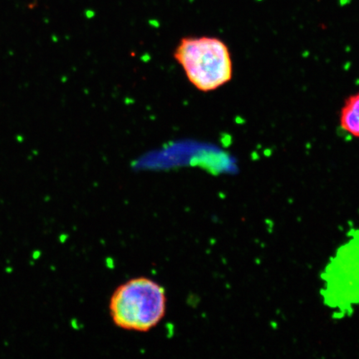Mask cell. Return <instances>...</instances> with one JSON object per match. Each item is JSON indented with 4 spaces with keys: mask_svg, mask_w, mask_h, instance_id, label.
<instances>
[{
    "mask_svg": "<svg viewBox=\"0 0 359 359\" xmlns=\"http://www.w3.org/2000/svg\"><path fill=\"white\" fill-rule=\"evenodd\" d=\"M109 310L117 327L129 331L147 332L156 327L166 314V291L147 278L132 279L114 291Z\"/></svg>",
    "mask_w": 359,
    "mask_h": 359,
    "instance_id": "6da1fadb",
    "label": "cell"
},
{
    "mask_svg": "<svg viewBox=\"0 0 359 359\" xmlns=\"http://www.w3.org/2000/svg\"><path fill=\"white\" fill-rule=\"evenodd\" d=\"M174 57L190 83L201 92L214 91L232 78L233 63L229 47L217 37L182 38Z\"/></svg>",
    "mask_w": 359,
    "mask_h": 359,
    "instance_id": "7a4b0ae2",
    "label": "cell"
},
{
    "mask_svg": "<svg viewBox=\"0 0 359 359\" xmlns=\"http://www.w3.org/2000/svg\"><path fill=\"white\" fill-rule=\"evenodd\" d=\"M340 126L347 132L359 138V92L344 101L340 111Z\"/></svg>",
    "mask_w": 359,
    "mask_h": 359,
    "instance_id": "3957f363",
    "label": "cell"
},
{
    "mask_svg": "<svg viewBox=\"0 0 359 359\" xmlns=\"http://www.w3.org/2000/svg\"><path fill=\"white\" fill-rule=\"evenodd\" d=\"M40 256H41V251L40 250H34V251H32V259L33 260H37V259H38V258H40Z\"/></svg>",
    "mask_w": 359,
    "mask_h": 359,
    "instance_id": "277c9868",
    "label": "cell"
},
{
    "mask_svg": "<svg viewBox=\"0 0 359 359\" xmlns=\"http://www.w3.org/2000/svg\"><path fill=\"white\" fill-rule=\"evenodd\" d=\"M5 271L7 272L8 274H11L12 272L14 271V269L12 267H7L6 269H5Z\"/></svg>",
    "mask_w": 359,
    "mask_h": 359,
    "instance_id": "5b68a950",
    "label": "cell"
}]
</instances>
